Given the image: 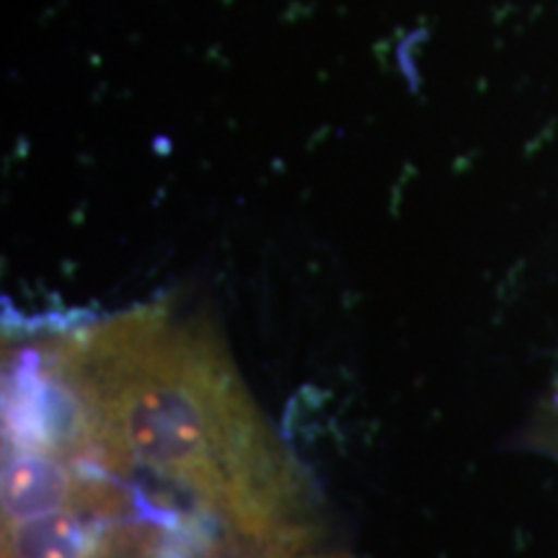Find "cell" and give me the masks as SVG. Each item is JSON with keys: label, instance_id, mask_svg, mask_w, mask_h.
Returning a JSON list of instances; mask_svg holds the SVG:
<instances>
[{"label": "cell", "instance_id": "cell-1", "mask_svg": "<svg viewBox=\"0 0 558 558\" xmlns=\"http://www.w3.org/2000/svg\"><path fill=\"white\" fill-rule=\"evenodd\" d=\"M26 383L45 418L13 399V437L37 439L109 476H148L222 538L298 554L308 501L218 339L166 311H135L52 337Z\"/></svg>", "mask_w": 558, "mask_h": 558}, {"label": "cell", "instance_id": "cell-2", "mask_svg": "<svg viewBox=\"0 0 558 558\" xmlns=\"http://www.w3.org/2000/svg\"><path fill=\"white\" fill-rule=\"evenodd\" d=\"M228 558H300L295 554H288V556H267V554H251V550H241V554H230Z\"/></svg>", "mask_w": 558, "mask_h": 558}]
</instances>
